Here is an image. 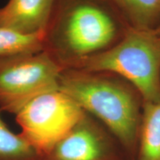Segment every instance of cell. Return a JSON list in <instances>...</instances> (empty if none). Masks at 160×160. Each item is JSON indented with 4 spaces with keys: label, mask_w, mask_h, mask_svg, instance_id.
Returning a JSON list of instances; mask_svg holds the SVG:
<instances>
[{
    "label": "cell",
    "mask_w": 160,
    "mask_h": 160,
    "mask_svg": "<svg viewBox=\"0 0 160 160\" xmlns=\"http://www.w3.org/2000/svg\"><path fill=\"white\" fill-rule=\"evenodd\" d=\"M111 17L91 0H58L44 33V51L63 69L76 68L115 36Z\"/></svg>",
    "instance_id": "6da1fadb"
},
{
    "label": "cell",
    "mask_w": 160,
    "mask_h": 160,
    "mask_svg": "<svg viewBox=\"0 0 160 160\" xmlns=\"http://www.w3.org/2000/svg\"><path fill=\"white\" fill-rule=\"evenodd\" d=\"M59 90L85 111L101 120L119 141L132 148L137 139L139 109L128 90L94 73L64 69Z\"/></svg>",
    "instance_id": "7a4b0ae2"
},
{
    "label": "cell",
    "mask_w": 160,
    "mask_h": 160,
    "mask_svg": "<svg viewBox=\"0 0 160 160\" xmlns=\"http://www.w3.org/2000/svg\"><path fill=\"white\" fill-rule=\"evenodd\" d=\"M73 69L115 72L131 82L145 102L157 101L160 99V38L153 31L137 28L116 47L87 58Z\"/></svg>",
    "instance_id": "3957f363"
},
{
    "label": "cell",
    "mask_w": 160,
    "mask_h": 160,
    "mask_svg": "<svg viewBox=\"0 0 160 160\" xmlns=\"http://www.w3.org/2000/svg\"><path fill=\"white\" fill-rule=\"evenodd\" d=\"M85 111L59 89L39 95L16 114L19 135L40 158L45 157L82 119Z\"/></svg>",
    "instance_id": "277c9868"
},
{
    "label": "cell",
    "mask_w": 160,
    "mask_h": 160,
    "mask_svg": "<svg viewBox=\"0 0 160 160\" xmlns=\"http://www.w3.org/2000/svg\"><path fill=\"white\" fill-rule=\"evenodd\" d=\"M62 68L45 51L0 57V110L17 114L39 95L59 89Z\"/></svg>",
    "instance_id": "5b68a950"
},
{
    "label": "cell",
    "mask_w": 160,
    "mask_h": 160,
    "mask_svg": "<svg viewBox=\"0 0 160 160\" xmlns=\"http://www.w3.org/2000/svg\"><path fill=\"white\" fill-rule=\"evenodd\" d=\"M39 160H112L105 132L86 113L69 133Z\"/></svg>",
    "instance_id": "8992f818"
},
{
    "label": "cell",
    "mask_w": 160,
    "mask_h": 160,
    "mask_svg": "<svg viewBox=\"0 0 160 160\" xmlns=\"http://www.w3.org/2000/svg\"><path fill=\"white\" fill-rule=\"evenodd\" d=\"M58 0H9L0 8V26L23 35L45 33Z\"/></svg>",
    "instance_id": "52a82bcc"
},
{
    "label": "cell",
    "mask_w": 160,
    "mask_h": 160,
    "mask_svg": "<svg viewBox=\"0 0 160 160\" xmlns=\"http://www.w3.org/2000/svg\"><path fill=\"white\" fill-rule=\"evenodd\" d=\"M139 160H160V99L145 103Z\"/></svg>",
    "instance_id": "ba28073f"
},
{
    "label": "cell",
    "mask_w": 160,
    "mask_h": 160,
    "mask_svg": "<svg viewBox=\"0 0 160 160\" xmlns=\"http://www.w3.org/2000/svg\"><path fill=\"white\" fill-rule=\"evenodd\" d=\"M44 33L23 35L0 26V57L44 51Z\"/></svg>",
    "instance_id": "9c48e42d"
},
{
    "label": "cell",
    "mask_w": 160,
    "mask_h": 160,
    "mask_svg": "<svg viewBox=\"0 0 160 160\" xmlns=\"http://www.w3.org/2000/svg\"><path fill=\"white\" fill-rule=\"evenodd\" d=\"M0 110V160H39L37 153L19 133L12 132L2 117Z\"/></svg>",
    "instance_id": "30bf717a"
},
{
    "label": "cell",
    "mask_w": 160,
    "mask_h": 160,
    "mask_svg": "<svg viewBox=\"0 0 160 160\" xmlns=\"http://www.w3.org/2000/svg\"><path fill=\"white\" fill-rule=\"evenodd\" d=\"M137 26L149 29L160 17V0H115Z\"/></svg>",
    "instance_id": "8fae6325"
},
{
    "label": "cell",
    "mask_w": 160,
    "mask_h": 160,
    "mask_svg": "<svg viewBox=\"0 0 160 160\" xmlns=\"http://www.w3.org/2000/svg\"><path fill=\"white\" fill-rule=\"evenodd\" d=\"M153 32H154L156 35H160V25L158 26V28L155 30V31H153Z\"/></svg>",
    "instance_id": "7c38bea8"
}]
</instances>
